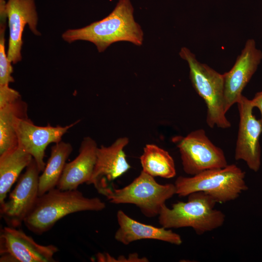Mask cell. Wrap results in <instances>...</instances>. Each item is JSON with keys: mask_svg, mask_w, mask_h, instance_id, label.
<instances>
[{"mask_svg": "<svg viewBox=\"0 0 262 262\" xmlns=\"http://www.w3.org/2000/svg\"><path fill=\"white\" fill-rule=\"evenodd\" d=\"M133 13V8L130 0H119L107 16L82 28L67 30L62 34V38L68 43L77 40L91 42L99 52L118 41H128L141 46L143 32L135 21Z\"/></svg>", "mask_w": 262, "mask_h": 262, "instance_id": "6da1fadb", "label": "cell"}, {"mask_svg": "<svg viewBox=\"0 0 262 262\" xmlns=\"http://www.w3.org/2000/svg\"><path fill=\"white\" fill-rule=\"evenodd\" d=\"M105 203L98 197L89 198L77 189L61 190L55 188L39 196L24 224L35 234L50 230L66 215L82 211H100Z\"/></svg>", "mask_w": 262, "mask_h": 262, "instance_id": "7a4b0ae2", "label": "cell"}, {"mask_svg": "<svg viewBox=\"0 0 262 262\" xmlns=\"http://www.w3.org/2000/svg\"><path fill=\"white\" fill-rule=\"evenodd\" d=\"M186 202L178 201L168 208L164 204L159 214V223L162 227L170 229L192 228L198 235L221 227L226 216L216 209L215 200L203 192L189 194Z\"/></svg>", "mask_w": 262, "mask_h": 262, "instance_id": "3957f363", "label": "cell"}, {"mask_svg": "<svg viewBox=\"0 0 262 262\" xmlns=\"http://www.w3.org/2000/svg\"><path fill=\"white\" fill-rule=\"evenodd\" d=\"M245 176V172L239 167L231 164L223 168L206 170L191 177L179 176L174 184L179 196L203 192L216 203H224L237 199L248 189Z\"/></svg>", "mask_w": 262, "mask_h": 262, "instance_id": "277c9868", "label": "cell"}, {"mask_svg": "<svg viewBox=\"0 0 262 262\" xmlns=\"http://www.w3.org/2000/svg\"><path fill=\"white\" fill-rule=\"evenodd\" d=\"M179 54L187 61L192 85L206 105L208 126L211 128L215 126L221 129L230 128L231 123L226 116L224 109L223 75L199 62L195 55L186 47L181 49Z\"/></svg>", "mask_w": 262, "mask_h": 262, "instance_id": "5b68a950", "label": "cell"}, {"mask_svg": "<svg viewBox=\"0 0 262 262\" xmlns=\"http://www.w3.org/2000/svg\"><path fill=\"white\" fill-rule=\"evenodd\" d=\"M99 194L112 203L135 205L145 216L151 218L159 215L165 201L176 191L174 184H159L153 177L142 170L129 185L120 189L113 185Z\"/></svg>", "mask_w": 262, "mask_h": 262, "instance_id": "8992f818", "label": "cell"}, {"mask_svg": "<svg viewBox=\"0 0 262 262\" xmlns=\"http://www.w3.org/2000/svg\"><path fill=\"white\" fill-rule=\"evenodd\" d=\"M172 140L179 148L183 171L188 175L228 164L223 150L211 141L203 129L192 131L185 137L175 136Z\"/></svg>", "mask_w": 262, "mask_h": 262, "instance_id": "52a82bcc", "label": "cell"}, {"mask_svg": "<svg viewBox=\"0 0 262 262\" xmlns=\"http://www.w3.org/2000/svg\"><path fill=\"white\" fill-rule=\"evenodd\" d=\"M40 172L33 159L25 172L18 178L7 199L0 205V217L7 226L20 227L33 209L39 197Z\"/></svg>", "mask_w": 262, "mask_h": 262, "instance_id": "ba28073f", "label": "cell"}, {"mask_svg": "<svg viewBox=\"0 0 262 262\" xmlns=\"http://www.w3.org/2000/svg\"><path fill=\"white\" fill-rule=\"evenodd\" d=\"M58 248L42 245L22 230L10 226L0 229V262H53Z\"/></svg>", "mask_w": 262, "mask_h": 262, "instance_id": "9c48e42d", "label": "cell"}, {"mask_svg": "<svg viewBox=\"0 0 262 262\" xmlns=\"http://www.w3.org/2000/svg\"><path fill=\"white\" fill-rule=\"evenodd\" d=\"M80 121L78 120L66 126L53 127L49 123L42 127L34 125L29 117H17L15 120V129L18 146L32 155L40 171L42 172L46 164L44 158L48 146L60 142L68 130Z\"/></svg>", "mask_w": 262, "mask_h": 262, "instance_id": "30bf717a", "label": "cell"}, {"mask_svg": "<svg viewBox=\"0 0 262 262\" xmlns=\"http://www.w3.org/2000/svg\"><path fill=\"white\" fill-rule=\"evenodd\" d=\"M237 104L240 119L235 159L245 161L251 170L257 172L261 166L259 140L262 123L253 114L254 108L250 99L242 95Z\"/></svg>", "mask_w": 262, "mask_h": 262, "instance_id": "8fae6325", "label": "cell"}, {"mask_svg": "<svg viewBox=\"0 0 262 262\" xmlns=\"http://www.w3.org/2000/svg\"><path fill=\"white\" fill-rule=\"evenodd\" d=\"M262 59V52L257 48L255 40L248 39L232 67L223 74L226 113L233 105L237 104Z\"/></svg>", "mask_w": 262, "mask_h": 262, "instance_id": "7c38bea8", "label": "cell"}, {"mask_svg": "<svg viewBox=\"0 0 262 262\" xmlns=\"http://www.w3.org/2000/svg\"><path fill=\"white\" fill-rule=\"evenodd\" d=\"M129 142L128 137H122L110 146L98 147L96 164L88 184H93L99 193L113 185L114 180L131 168L124 150Z\"/></svg>", "mask_w": 262, "mask_h": 262, "instance_id": "4fadbf2b", "label": "cell"}, {"mask_svg": "<svg viewBox=\"0 0 262 262\" xmlns=\"http://www.w3.org/2000/svg\"><path fill=\"white\" fill-rule=\"evenodd\" d=\"M5 11L9 27L7 54L9 61L15 64L22 59V33L26 25L34 34L41 35L36 28L37 14L34 0H8Z\"/></svg>", "mask_w": 262, "mask_h": 262, "instance_id": "5bb4252c", "label": "cell"}, {"mask_svg": "<svg viewBox=\"0 0 262 262\" xmlns=\"http://www.w3.org/2000/svg\"><path fill=\"white\" fill-rule=\"evenodd\" d=\"M98 147L93 139L84 137L78 156L66 163L56 188L61 190H73L83 183L88 184L96 164Z\"/></svg>", "mask_w": 262, "mask_h": 262, "instance_id": "9a60e30c", "label": "cell"}, {"mask_svg": "<svg viewBox=\"0 0 262 262\" xmlns=\"http://www.w3.org/2000/svg\"><path fill=\"white\" fill-rule=\"evenodd\" d=\"M117 220L119 228L115 238L125 245L143 239L157 240L175 245H180L182 243L181 236L171 229L140 223L132 219L122 210L118 211Z\"/></svg>", "mask_w": 262, "mask_h": 262, "instance_id": "2e32d148", "label": "cell"}, {"mask_svg": "<svg viewBox=\"0 0 262 262\" xmlns=\"http://www.w3.org/2000/svg\"><path fill=\"white\" fill-rule=\"evenodd\" d=\"M33 158L18 146L0 154V205L14 183Z\"/></svg>", "mask_w": 262, "mask_h": 262, "instance_id": "e0dca14e", "label": "cell"}, {"mask_svg": "<svg viewBox=\"0 0 262 262\" xmlns=\"http://www.w3.org/2000/svg\"><path fill=\"white\" fill-rule=\"evenodd\" d=\"M72 145L61 141L51 148L50 156L39 178L38 196L57 187L66 161L72 152Z\"/></svg>", "mask_w": 262, "mask_h": 262, "instance_id": "ac0fdd59", "label": "cell"}, {"mask_svg": "<svg viewBox=\"0 0 262 262\" xmlns=\"http://www.w3.org/2000/svg\"><path fill=\"white\" fill-rule=\"evenodd\" d=\"M28 105L21 97L0 106V154L18 146L15 129L17 117H28Z\"/></svg>", "mask_w": 262, "mask_h": 262, "instance_id": "d6986e66", "label": "cell"}, {"mask_svg": "<svg viewBox=\"0 0 262 262\" xmlns=\"http://www.w3.org/2000/svg\"><path fill=\"white\" fill-rule=\"evenodd\" d=\"M140 160L142 171L153 177L171 179L176 175L173 157L167 151L156 145H146Z\"/></svg>", "mask_w": 262, "mask_h": 262, "instance_id": "ffe728a7", "label": "cell"}, {"mask_svg": "<svg viewBox=\"0 0 262 262\" xmlns=\"http://www.w3.org/2000/svg\"><path fill=\"white\" fill-rule=\"evenodd\" d=\"M6 21L0 22V85L9 84L14 82L11 76L13 72L11 62L9 61L5 49Z\"/></svg>", "mask_w": 262, "mask_h": 262, "instance_id": "44dd1931", "label": "cell"}, {"mask_svg": "<svg viewBox=\"0 0 262 262\" xmlns=\"http://www.w3.org/2000/svg\"><path fill=\"white\" fill-rule=\"evenodd\" d=\"M98 262H147L148 260L146 257L140 258L136 253L130 254L128 258L125 256H119L117 259H115L108 253H98L97 255Z\"/></svg>", "mask_w": 262, "mask_h": 262, "instance_id": "7402d4cb", "label": "cell"}, {"mask_svg": "<svg viewBox=\"0 0 262 262\" xmlns=\"http://www.w3.org/2000/svg\"><path fill=\"white\" fill-rule=\"evenodd\" d=\"M21 97L18 92L10 88L9 84L0 85V106Z\"/></svg>", "mask_w": 262, "mask_h": 262, "instance_id": "603a6c76", "label": "cell"}, {"mask_svg": "<svg viewBox=\"0 0 262 262\" xmlns=\"http://www.w3.org/2000/svg\"><path fill=\"white\" fill-rule=\"evenodd\" d=\"M250 100L253 108L256 107L260 110L261 114V120L262 123V91L257 92Z\"/></svg>", "mask_w": 262, "mask_h": 262, "instance_id": "cb8c5ba5", "label": "cell"}]
</instances>
